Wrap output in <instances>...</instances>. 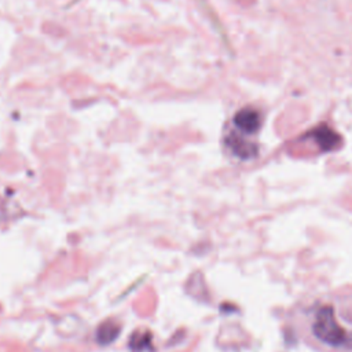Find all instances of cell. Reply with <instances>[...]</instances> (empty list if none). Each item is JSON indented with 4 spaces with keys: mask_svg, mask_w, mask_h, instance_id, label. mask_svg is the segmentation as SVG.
Masks as SVG:
<instances>
[{
    "mask_svg": "<svg viewBox=\"0 0 352 352\" xmlns=\"http://www.w3.org/2000/svg\"><path fill=\"white\" fill-rule=\"evenodd\" d=\"M314 334L322 341L333 346H338L345 342L346 333L338 324L333 307H323L318 314L312 326Z\"/></svg>",
    "mask_w": 352,
    "mask_h": 352,
    "instance_id": "6da1fadb",
    "label": "cell"
},
{
    "mask_svg": "<svg viewBox=\"0 0 352 352\" xmlns=\"http://www.w3.org/2000/svg\"><path fill=\"white\" fill-rule=\"evenodd\" d=\"M234 125L243 133H254L261 125L260 113L252 107H245L235 114Z\"/></svg>",
    "mask_w": 352,
    "mask_h": 352,
    "instance_id": "7a4b0ae2",
    "label": "cell"
},
{
    "mask_svg": "<svg viewBox=\"0 0 352 352\" xmlns=\"http://www.w3.org/2000/svg\"><path fill=\"white\" fill-rule=\"evenodd\" d=\"M120 333H121V326L116 320L113 319L104 320L96 329V341L100 345H110L118 338Z\"/></svg>",
    "mask_w": 352,
    "mask_h": 352,
    "instance_id": "3957f363",
    "label": "cell"
},
{
    "mask_svg": "<svg viewBox=\"0 0 352 352\" xmlns=\"http://www.w3.org/2000/svg\"><path fill=\"white\" fill-rule=\"evenodd\" d=\"M314 138H316L319 146L323 150H333L340 144V136L329 128H316Z\"/></svg>",
    "mask_w": 352,
    "mask_h": 352,
    "instance_id": "277c9868",
    "label": "cell"
},
{
    "mask_svg": "<svg viewBox=\"0 0 352 352\" xmlns=\"http://www.w3.org/2000/svg\"><path fill=\"white\" fill-rule=\"evenodd\" d=\"M150 333L148 331H144V333H135L131 338V348L133 351H142L144 348H147L150 345Z\"/></svg>",
    "mask_w": 352,
    "mask_h": 352,
    "instance_id": "5b68a950",
    "label": "cell"
}]
</instances>
